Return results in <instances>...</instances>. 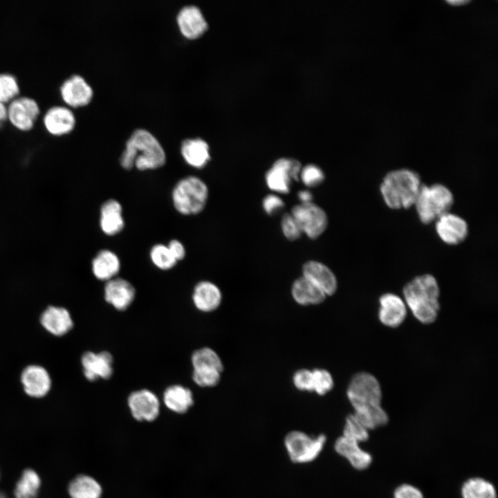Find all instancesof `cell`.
<instances>
[{"mask_svg": "<svg viewBox=\"0 0 498 498\" xmlns=\"http://www.w3.org/2000/svg\"><path fill=\"white\" fill-rule=\"evenodd\" d=\"M347 396L354 409L353 414L368 430L381 427L389 422V416L381 406L380 385L372 374L363 371L356 374L349 383Z\"/></svg>", "mask_w": 498, "mask_h": 498, "instance_id": "1", "label": "cell"}, {"mask_svg": "<svg viewBox=\"0 0 498 498\" xmlns=\"http://www.w3.org/2000/svg\"><path fill=\"white\" fill-rule=\"evenodd\" d=\"M403 293L406 306L417 320L428 324L436 320L440 310V288L433 275L415 277L405 285Z\"/></svg>", "mask_w": 498, "mask_h": 498, "instance_id": "2", "label": "cell"}, {"mask_svg": "<svg viewBox=\"0 0 498 498\" xmlns=\"http://www.w3.org/2000/svg\"><path fill=\"white\" fill-rule=\"evenodd\" d=\"M166 155L157 138L144 129H136L127 140L120 163L125 169L145 171L163 166Z\"/></svg>", "mask_w": 498, "mask_h": 498, "instance_id": "3", "label": "cell"}, {"mask_svg": "<svg viewBox=\"0 0 498 498\" xmlns=\"http://www.w3.org/2000/svg\"><path fill=\"white\" fill-rule=\"evenodd\" d=\"M422 185L418 173L401 168L387 173L379 190L385 204L389 208L403 210L414 206Z\"/></svg>", "mask_w": 498, "mask_h": 498, "instance_id": "4", "label": "cell"}, {"mask_svg": "<svg viewBox=\"0 0 498 498\" xmlns=\"http://www.w3.org/2000/svg\"><path fill=\"white\" fill-rule=\"evenodd\" d=\"M454 201L452 192L445 185L423 184L414 207L419 220L424 224H430L450 212Z\"/></svg>", "mask_w": 498, "mask_h": 498, "instance_id": "5", "label": "cell"}, {"mask_svg": "<svg viewBox=\"0 0 498 498\" xmlns=\"http://www.w3.org/2000/svg\"><path fill=\"white\" fill-rule=\"evenodd\" d=\"M208 187L200 178L186 176L178 181L172 193L173 205L177 212L183 215L200 213L208 199Z\"/></svg>", "mask_w": 498, "mask_h": 498, "instance_id": "6", "label": "cell"}, {"mask_svg": "<svg viewBox=\"0 0 498 498\" xmlns=\"http://www.w3.org/2000/svg\"><path fill=\"white\" fill-rule=\"evenodd\" d=\"M326 442V437L322 434L311 436L300 430L288 432L284 438L288 456L297 464H306L315 461L322 452Z\"/></svg>", "mask_w": 498, "mask_h": 498, "instance_id": "7", "label": "cell"}, {"mask_svg": "<svg viewBox=\"0 0 498 498\" xmlns=\"http://www.w3.org/2000/svg\"><path fill=\"white\" fill-rule=\"evenodd\" d=\"M302 233L315 239L321 236L328 226V216L325 211L313 202L299 203L290 212Z\"/></svg>", "mask_w": 498, "mask_h": 498, "instance_id": "8", "label": "cell"}, {"mask_svg": "<svg viewBox=\"0 0 498 498\" xmlns=\"http://www.w3.org/2000/svg\"><path fill=\"white\" fill-rule=\"evenodd\" d=\"M302 165L293 158H282L277 160L266 172L265 180L268 188L276 193L290 192L293 181H299Z\"/></svg>", "mask_w": 498, "mask_h": 498, "instance_id": "9", "label": "cell"}, {"mask_svg": "<svg viewBox=\"0 0 498 498\" xmlns=\"http://www.w3.org/2000/svg\"><path fill=\"white\" fill-rule=\"evenodd\" d=\"M434 223L439 238L448 245H459L468 237L469 229L466 221L456 214L448 212Z\"/></svg>", "mask_w": 498, "mask_h": 498, "instance_id": "10", "label": "cell"}, {"mask_svg": "<svg viewBox=\"0 0 498 498\" xmlns=\"http://www.w3.org/2000/svg\"><path fill=\"white\" fill-rule=\"evenodd\" d=\"M128 406L132 416L138 421H153L160 412L158 398L145 389L132 392L128 397Z\"/></svg>", "mask_w": 498, "mask_h": 498, "instance_id": "11", "label": "cell"}, {"mask_svg": "<svg viewBox=\"0 0 498 498\" xmlns=\"http://www.w3.org/2000/svg\"><path fill=\"white\" fill-rule=\"evenodd\" d=\"M378 317L385 326L396 328L405 320L407 311L405 301L398 295L386 293L379 299Z\"/></svg>", "mask_w": 498, "mask_h": 498, "instance_id": "12", "label": "cell"}, {"mask_svg": "<svg viewBox=\"0 0 498 498\" xmlns=\"http://www.w3.org/2000/svg\"><path fill=\"white\" fill-rule=\"evenodd\" d=\"M302 276L318 287L326 295H333L338 289V279L326 264L309 260L302 266Z\"/></svg>", "mask_w": 498, "mask_h": 498, "instance_id": "13", "label": "cell"}, {"mask_svg": "<svg viewBox=\"0 0 498 498\" xmlns=\"http://www.w3.org/2000/svg\"><path fill=\"white\" fill-rule=\"evenodd\" d=\"M7 113L10 122L16 127L26 131L33 126L39 113V109L35 100L28 97H21L10 102Z\"/></svg>", "mask_w": 498, "mask_h": 498, "instance_id": "14", "label": "cell"}, {"mask_svg": "<svg viewBox=\"0 0 498 498\" xmlns=\"http://www.w3.org/2000/svg\"><path fill=\"white\" fill-rule=\"evenodd\" d=\"M335 452L345 459L351 466L357 470H365L373 461L372 455L364 450L360 443L343 436L336 439L333 444Z\"/></svg>", "mask_w": 498, "mask_h": 498, "instance_id": "15", "label": "cell"}, {"mask_svg": "<svg viewBox=\"0 0 498 498\" xmlns=\"http://www.w3.org/2000/svg\"><path fill=\"white\" fill-rule=\"evenodd\" d=\"M86 378L93 381L98 378L109 379L113 374V357L108 351L85 352L81 358Z\"/></svg>", "mask_w": 498, "mask_h": 498, "instance_id": "16", "label": "cell"}, {"mask_svg": "<svg viewBox=\"0 0 498 498\" xmlns=\"http://www.w3.org/2000/svg\"><path fill=\"white\" fill-rule=\"evenodd\" d=\"M21 382L25 393L34 398L46 396L51 387L49 374L46 369L39 365L26 367L22 371Z\"/></svg>", "mask_w": 498, "mask_h": 498, "instance_id": "17", "label": "cell"}, {"mask_svg": "<svg viewBox=\"0 0 498 498\" xmlns=\"http://www.w3.org/2000/svg\"><path fill=\"white\" fill-rule=\"evenodd\" d=\"M136 295L135 288L127 280L114 277L104 286V299L116 309L126 310L132 303Z\"/></svg>", "mask_w": 498, "mask_h": 498, "instance_id": "18", "label": "cell"}, {"mask_svg": "<svg viewBox=\"0 0 498 498\" xmlns=\"http://www.w3.org/2000/svg\"><path fill=\"white\" fill-rule=\"evenodd\" d=\"M176 19L181 33L189 39L200 37L208 28V23L204 16L196 6H185L182 8Z\"/></svg>", "mask_w": 498, "mask_h": 498, "instance_id": "19", "label": "cell"}, {"mask_svg": "<svg viewBox=\"0 0 498 498\" xmlns=\"http://www.w3.org/2000/svg\"><path fill=\"white\" fill-rule=\"evenodd\" d=\"M60 91L65 102L72 107L87 104L93 94L91 86L79 75H74L65 80Z\"/></svg>", "mask_w": 498, "mask_h": 498, "instance_id": "20", "label": "cell"}, {"mask_svg": "<svg viewBox=\"0 0 498 498\" xmlns=\"http://www.w3.org/2000/svg\"><path fill=\"white\" fill-rule=\"evenodd\" d=\"M40 322L43 327L54 335L61 336L73 327L71 316L64 308L49 306L42 314Z\"/></svg>", "mask_w": 498, "mask_h": 498, "instance_id": "21", "label": "cell"}, {"mask_svg": "<svg viewBox=\"0 0 498 498\" xmlns=\"http://www.w3.org/2000/svg\"><path fill=\"white\" fill-rule=\"evenodd\" d=\"M44 122L49 133L55 136H60L72 131L75 124V119L71 109L65 107L55 106L47 111Z\"/></svg>", "mask_w": 498, "mask_h": 498, "instance_id": "22", "label": "cell"}, {"mask_svg": "<svg viewBox=\"0 0 498 498\" xmlns=\"http://www.w3.org/2000/svg\"><path fill=\"white\" fill-rule=\"evenodd\" d=\"M192 299L198 310L211 312L220 306L222 294L215 284L209 281H202L195 286Z\"/></svg>", "mask_w": 498, "mask_h": 498, "instance_id": "23", "label": "cell"}, {"mask_svg": "<svg viewBox=\"0 0 498 498\" xmlns=\"http://www.w3.org/2000/svg\"><path fill=\"white\" fill-rule=\"evenodd\" d=\"M100 229L105 234L113 236L123 229L122 208L117 200L106 201L100 208Z\"/></svg>", "mask_w": 498, "mask_h": 498, "instance_id": "24", "label": "cell"}, {"mask_svg": "<svg viewBox=\"0 0 498 498\" xmlns=\"http://www.w3.org/2000/svg\"><path fill=\"white\" fill-rule=\"evenodd\" d=\"M181 152L185 161L197 169L204 167L210 160L208 144L199 138L184 140L181 146Z\"/></svg>", "mask_w": 498, "mask_h": 498, "instance_id": "25", "label": "cell"}, {"mask_svg": "<svg viewBox=\"0 0 498 498\" xmlns=\"http://www.w3.org/2000/svg\"><path fill=\"white\" fill-rule=\"evenodd\" d=\"M120 269L118 255L109 250L99 251L91 261V271L99 280L107 282L114 278Z\"/></svg>", "mask_w": 498, "mask_h": 498, "instance_id": "26", "label": "cell"}, {"mask_svg": "<svg viewBox=\"0 0 498 498\" xmlns=\"http://www.w3.org/2000/svg\"><path fill=\"white\" fill-rule=\"evenodd\" d=\"M291 295L296 303L302 306L320 304L326 297L318 287L303 276L293 282Z\"/></svg>", "mask_w": 498, "mask_h": 498, "instance_id": "27", "label": "cell"}, {"mask_svg": "<svg viewBox=\"0 0 498 498\" xmlns=\"http://www.w3.org/2000/svg\"><path fill=\"white\" fill-rule=\"evenodd\" d=\"M163 402L171 411L183 414L194 404L192 391L182 385H174L168 387L163 394Z\"/></svg>", "mask_w": 498, "mask_h": 498, "instance_id": "28", "label": "cell"}, {"mask_svg": "<svg viewBox=\"0 0 498 498\" xmlns=\"http://www.w3.org/2000/svg\"><path fill=\"white\" fill-rule=\"evenodd\" d=\"M461 495L462 498H497L493 483L479 477L465 480L461 488Z\"/></svg>", "mask_w": 498, "mask_h": 498, "instance_id": "29", "label": "cell"}, {"mask_svg": "<svg viewBox=\"0 0 498 498\" xmlns=\"http://www.w3.org/2000/svg\"><path fill=\"white\" fill-rule=\"evenodd\" d=\"M102 492L100 483L88 475L76 477L68 486V493L71 498H100Z\"/></svg>", "mask_w": 498, "mask_h": 498, "instance_id": "30", "label": "cell"}, {"mask_svg": "<svg viewBox=\"0 0 498 498\" xmlns=\"http://www.w3.org/2000/svg\"><path fill=\"white\" fill-rule=\"evenodd\" d=\"M40 484V478L35 471L24 470L14 490L15 498H36Z\"/></svg>", "mask_w": 498, "mask_h": 498, "instance_id": "31", "label": "cell"}, {"mask_svg": "<svg viewBox=\"0 0 498 498\" xmlns=\"http://www.w3.org/2000/svg\"><path fill=\"white\" fill-rule=\"evenodd\" d=\"M191 360L194 369H214L221 372L223 370L221 358L214 350L209 347L196 350L192 355Z\"/></svg>", "mask_w": 498, "mask_h": 498, "instance_id": "32", "label": "cell"}, {"mask_svg": "<svg viewBox=\"0 0 498 498\" xmlns=\"http://www.w3.org/2000/svg\"><path fill=\"white\" fill-rule=\"evenodd\" d=\"M369 431L357 417L351 414L345 418L342 436L361 443L369 439Z\"/></svg>", "mask_w": 498, "mask_h": 498, "instance_id": "33", "label": "cell"}, {"mask_svg": "<svg viewBox=\"0 0 498 498\" xmlns=\"http://www.w3.org/2000/svg\"><path fill=\"white\" fill-rule=\"evenodd\" d=\"M149 255L152 263L160 270H169L177 263L167 246L164 244L154 245L151 248Z\"/></svg>", "mask_w": 498, "mask_h": 498, "instance_id": "34", "label": "cell"}, {"mask_svg": "<svg viewBox=\"0 0 498 498\" xmlns=\"http://www.w3.org/2000/svg\"><path fill=\"white\" fill-rule=\"evenodd\" d=\"M313 372V391L324 396L333 387L334 381L331 373L324 369H314Z\"/></svg>", "mask_w": 498, "mask_h": 498, "instance_id": "35", "label": "cell"}, {"mask_svg": "<svg viewBox=\"0 0 498 498\" xmlns=\"http://www.w3.org/2000/svg\"><path fill=\"white\" fill-rule=\"evenodd\" d=\"M221 374V371L214 369H194L192 378L200 387H212L219 382Z\"/></svg>", "mask_w": 498, "mask_h": 498, "instance_id": "36", "label": "cell"}, {"mask_svg": "<svg viewBox=\"0 0 498 498\" xmlns=\"http://www.w3.org/2000/svg\"><path fill=\"white\" fill-rule=\"evenodd\" d=\"M325 176L322 169L313 164H308L302 167L299 180L308 187L320 185L324 180Z\"/></svg>", "mask_w": 498, "mask_h": 498, "instance_id": "37", "label": "cell"}, {"mask_svg": "<svg viewBox=\"0 0 498 498\" xmlns=\"http://www.w3.org/2000/svg\"><path fill=\"white\" fill-rule=\"evenodd\" d=\"M19 91L15 76L9 73L0 74V101L6 102L16 96Z\"/></svg>", "mask_w": 498, "mask_h": 498, "instance_id": "38", "label": "cell"}, {"mask_svg": "<svg viewBox=\"0 0 498 498\" xmlns=\"http://www.w3.org/2000/svg\"><path fill=\"white\" fill-rule=\"evenodd\" d=\"M281 228L284 237L290 241L298 239L303 234L297 222L290 213L285 214L283 216Z\"/></svg>", "mask_w": 498, "mask_h": 498, "instance_id": "39", "label": "cell"}, {"mask_svg": "<svg viewBox=\"0 0 498 498\" xmlns=\"http://www.w3.org/2000/svg\"><path fill=\"white\" fill-rule=\"evenodd\" d=\"M293 382L299 391H313L312 370L307 369L297 370L293 376Z\"/></svg>", "mask_w": 498, "mask_h": 498, "instance_id": "40", "label": "cell"}, {"mask_svg": "<svg viewBox=\"0 0 498 498\" xmlns=\"http://www.w3.org/2000/svg\"><path fill=\"white\" fill-rule=\"evenodd\" d=\"M393 498H425L422 491L417 487L403 483L397 486L393 492Z\"/></svg>", "mask_w": 498, "mask_h": 498, "instance_id": "41", "label": "cell"}, {"mask_svg": "<svg viewBox=\"0 0 498 498\" xmlns=\"http://www.w3.org/2000/svg\"><path fill=\"white\" fill-rule=\"evenodd\" d=\"M262 206L266 213L273 215L283 208L284 203L279 196L270 194L264 199Z\"/></svg>", "mask_w": 498, "mask_h": 498, "instance_id": "42", "label": "cell"}, {"mask_svg": "<svg viewBox=\"0 0 498 498\" xmlns=\"http://www.w3.org/2000/svg\"><path fill=\"white\" fill-rule=\"evenodd\" d=\"M174 259L178 261L182 260L185 256V249L183 244L176 239L171 240L167 245Z\"/></svg>", "mask_w": 498, "mask_h": 498, "instance_id": "43", "label": "cell"}, {"mask_svg": "<svg viewBox=\"0 0 498 498\" xmlns=\"http://www.w3.org/2000/svg\"><path fill=\"white\" fill-rule=\"evenodd\" d=\"M298 198L300 200V203H308L312 202L313 195L308 190H302L298 192Z\"/></svg>", "mask_w": 498, "mask_h": 498, "instance_id": "44", "label": "cell"}, {"mask_svg": "<svg viewBox=\"0 0 498 498\" xmlns=\"http://www.w3.org/2000/svg\"><path fill=\"white\" fill-rule=\"evenodd\" d=\"M8 117L7 109L3 102L0 101V123L4 121Z\"/></svg>", "mask_w": 498, "mask_h": 498, "instance_id": "45", "label": "cell"}, {"mask_svg": "<svg viewBox=\"0 0 498 498\" xmlns=\"http://www.w3.org/2000/svg\"><path fill=\"white\" fill-rule=\"evenodd\" d=\"M468 2L469 1H448V3H449L452 5H454V6H458L459 4L462 5V4L468 3Z\"/></svg>", "mask_w": 498, "mask_h": 498, "instance_id": "46", "label": "cell"}, {"mask_svg": "<svg viewBox=\"0 0 498 498\" xmlns=\"http://www.w3.org/2000/svg\"><path fill=\"white\" fill-rule=\"evenodd\" d=\"M0 498H6L3 494L0 493Z\"/></svg>", "mask_w": 498, "mask_h": 498, "instance_id": "47", "label": "cell"}]
</instances>
